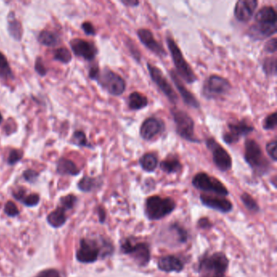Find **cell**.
Wrapping results in <instances>:
<instances>
[{"label": "cell", "mask_w": 277, "mask_h": 277, "mask_svg": "<svg viewBox=\"0 0 277 277\" xmlns=\"http://www.w3.org/2000/svg\"><path fill=\"white\" fill-rule=\"evenodd\" d=\"M114 247L107 240L102 239L101 242L96 240H80V247L76 251V259L83 264H92L98 260L99 256L107 257L113 254Z\"/></svg>", "instance_id": "obj_1"}, {"label": "cell", "mask_w": 277, "mask_h": 277, "mask_svg": "<svg viewBox=\"0 0 277 277\" xmlns=\"http://www.w3.org/2000/svg\"><path fill=\"white\" fill-rule=\"evenodd\" d=\"M228 259L223 253L204 255L199 260V273L201 277H225Z\"/></svg>", "instance_id": "obj_2"}, {"label": "cell", "mask_w": 277, "mask_h": 277, "mask_svg": "<svg viewBox=\"0 0 277 277\" xmlns=\"http://www.w3.org/2000/svg\"><path fill=\"white\" fill-rule=\"evenodd\" d=\"M244 159L251 169L259 176L267 174L270 170V163L264 156L259 143L254 139L246 140Z\"/></svg>", "instance_id": "obj_3"}, {"label": "cell", "mask_w": 277, "mask_h": 277, "mask_svg": "<svg viewBox=\"0 0 277 277\" xmlns=\"http://www.w3.org/2000/svg\"><path fill=\"white\" fill-rule=\"evenodd\" d=\"M166 43L168 45V50L172 56L175 69L177 70L176 73L177 74V76H180L188 84L195 83L197 80V76L190 64L186 61L177 43L170 36H168L166 38Z\"/></svg>", "instance_id": "obj_4"}, {"label": "cell", "mask_w": 277, "mask_h": 277, "mask_svg": "<svg viewBox=\"0 0 277 277\" xmlns=\"http://www.w3.org/2000/svg\"><path fill=\"white\" fill-rule=\"evenodd\" d=\"M176 203L171 198L151 196L145 200V214L150 220H159L175 210Z\"/></svg>", "instance_id": "obj_5"}, {"label": "cell", "mask_w": 277, "mask_h": 277, "mask_svg": "<svg viewBox=\"0 0 277 277\" xmlns=\"http://www.w3.org/2000/svg\"><path fill=\"white\" fill-rule=\"evenodd\" d=\"M172 120L176 126V132L181 138L190 142H200L195 134V121L183 110L173 108L171 110Z\"/></svg>", "instance_id": "obj_6"}, {"label": "cell", "mask_w": 277, "mask_h": 277, "mask_svg": "<svg viewBox=\"0 0 277 277\" xmlns=\"http://www.w3.org/2000/svg\"><path fill=\"white\" fill-rule=\"evenodd\" d=\"M96 81L103 89L112 96H121L126 89L125 79L107 68L100 71Z\"/></svg>", "instance_id": "obj_7"}, {"label": "cell", "mask_w": 277, "mask_h": 277, "mask_svg": "<svg viewBox=\"0 0 277 277\" xmlns=\"http://www.w3.org/2000/svg\"><path fill=\"white\" fill-rule=\"evenodd\" d=\"M232 85L228 79L219 75H211L204 82L203 96L207 99H218L229 93Z\"/></svg>", "instance_id": "obj_8"}, {"label": "cell", "mask_w": 277, "mask_h": 277, "mask_svg": "<svg viewBox=\"0 0 277 277\" xmlns=\"http://www.w3.org/2000/svg\"><path fill=\"white\" fill-rule=\"evenodd\" d=\"M121 252L130 255L138 266L145 267L150 260V247L144 242H134L127 238L121 244Z\"/></svg>", "instance_id": "obj_9"}, {"label": "cell", "mask_w": 277, "mask_h": 277, "mask_svg": "<svg viewBox=\"0 0 277 277\" xmlns=\"http://www.w3.org/2000/svg\"><path fill=\"white\" fill-rule=\"evenodd\" d=\"M192 185L197 190L204 192L213 193L217 196L225 197L228 195V190L221 181L214 177H210L206 172H199L192 180Z\"/></svg>", "instance_id": "obj_10"}, {"label": "cell", "mask_w": 277, "mask_h": 277, "mask_svg": "<svg viewBox=\"0 0 277 277\" xmlns=\"http://www.w3.org/2000/svg\"><path fill=\"white\" fill-rule=\"evenodd\" d=\"M206 145L212 154L214 165L221 172H228L232 168V160L230 154L217 142L214 138H209L206 140Z\"/></svg>", "instance_id": "obj_11"}, {"label": "cell", "mask_w": 277, "mask_h": 277, "mask_svg": "<svg viewBox=\"0 0 277 277\" xmlns=\"http://www.w3.org/2000/svg\"><path fill=\"white\" fill-rule=\"evenodd\" d=\"M146 66H147L148 71H149L152 81L165 95L170 103L172 104H177L178 102V96L176 94L174 89L172 87V85H170V83L168 82L165 76L163 75V71H161L159 68L156 67L155 65H151L150 63H147Z\"/></svg>", "instance_id": "obj_12"}, {"label": "cell", "mask_w": 277, "mask_h": 277, "mask_svg": "<svg viewBox=\"0 0 277 277\" xmlns=\"http://www.w3.org/2000/svg\"><path fill=\"white\" fill-rule=\"evenodd\" d=\"M254 130V126L249 125L246 120L238 121L237 123H229L228 125V131L223 134V141L228 145L236 144L241 138L247 136Z\"/></svg>", "instance_id": "obj_13"}, {"label": "cell", "mask_w": 277, "mask_h": 277, "mask_svg": "<svg viewBox=\"0 0 277 277\" xmlns=\"http://www.w3.org/2000/svg\"><path fill=\"white\" fill-rule=\"evenodd\" d=\"M165 130V124L161 119L149 117L143 121L140 127V136L145 141H150Z\"/></svg>", "instance_id": "obj_14"}, {"label": "cell", "mask_w": 277, "mask_h": 277, "mask_svg": "<svg viewBox=\"0 0 277 277\" xmlns=\"http://www.w3.org/2000/svg\"><path fill=\"white\" fill-rule=\"evenodd\" d=\"M74 55L84 59L86 61H94L98 55V48L93 43L80 38H75L70 42Z\"/></svg>", "instance_id": "obj_15"}, {"label": "cell", "mask_w": 277, "mask_h": 277, "mask_svg": "<svg viewBox=\"0 0 277 277\" xmlns=\"http://www.w3.org/2000/svg\"><path fill=\"white\" fill-rule=\"evenodd\" d=\"M137 35L139 40L145 46L148 50H150L152 53L155 54L159 57L164 58L167 56V53L163 46L155 39L154 35L150 29H139L137 31Z\"/></svg>", "instance_id": "obj_16"}, {"label": "cell", "mask_w": 277, "mask_h": 277, "mask_svg": "<svg viewBox=\"0 0 277 277\" xmlns=\"http://www.w3.org/2000/svg\"><path fill=\"white\" fill-rule=\"evenodd\" d=\"M259 2L256 0H239L236 2L234 16L238 21L248 22L256 11Z\"/></svg>", "instance_id": "obj_17"}, {"label": "cell", "mask_w": 277, "mask_h": 277, "mask_svg": "<svg viewBox=\"0 0 277 277\" xmlns=\"http://www.w3.org/2000/svg\"><path fill=\"white\" fill-rule=\"evenodd\" d=\"M170 77L172 79V81L174 83L175 86L177 88L179 93L181 94V98L183 100L186 105L189 107L199 109L200 108V103L197 99L196 97L191 93V92L184 85L183 83L181 81V79L177 76L176 71L174 70H170Z\"/></svg>", "instance_id": "obj_18"}, {"label": "cell", "mask_w": 277, "mask_h": 277, "mask_svg": "<svg viewBox=\"0 0 277 277\" xmlns=\"http://www.w3.org/2000/svg\"><path fill=\"white\" fill-rule=\"evenodd\" d=\"M202 204L208 208L219 212L228 213L232 210V204L229 200L217 195H200Z\"/></svg>", "instance_id": "obj_19"}, {"label": "cell", "mask_w": 277, "mask_h": 277, "mask_svg": "<svg viewBox=\"0 0 277 277\" xmlns=\"http://www.w3.org/2000/svg\"><path fill=\"white\" fill-rule=\"evenodd\" d=\"M277 31V24L255 23L249 29L248 34L255 40H264L275 35Z\"/></svg>", "instance_id": "obj_20"}, {"label": "cell", "mask_w": 277, "mask_h": 277, "mask_svg": "<svg viewBox=\"0 0 277 277\" xmlns=\"http://www.w3.org/2000/svg\"><path fill=\"white\" fill-rule=\"evenodd\" d=\"M184 268V262L175 255L163 256L158 261V268L164 273H180Z\"/></svg>", "instance_id": "obj_21"}, {"label": "cell", "mask_w": 277, "mask_h": 277, "mask_svg": "<svg viewBox=\"0 0 277 277\" xmlns=\"http://www.w3.org/2000/svg\"><path fill=\"white\" fill-rule=\"evenodd\" d=\"M56 172L62 176H77L80 174V170L77 168L73 161L66 158H61L56 164Z\"/></svg>", "instance_id": "obj_22"}, {"label": "cell", "mask_w": 277, "mask_h": 277, "mask_svg": "<svg viewBox=\"0 0 277 277\" xmlns=\"http://www.w3.org/2000/svg\"><path fill=\"white\" fill-rule=\"evenodd\" d=\"M277 11L273 6H264L255 14V22L263 24H277Z\"/></svg>", "instance_id": "obj_23"}, {"label": "cell", "mask_w": 277, "mask_h": 277, "mask_svg": "<svg viewBox=\"0 0 277 277\" xmlns=\"http://www.w3.org/2000/svg\"><path fill=\"white\" fill-rule=\"evenodd\" d=\"M7 31L9 35L14 40L21 41L23 36V28L21 23L16 18L13 12H10L7 16Z\"/></svg>", "instance_id": "obj_24"}, {"label": "cell", "mask_w": 277, "mask_h": 277, "mask_svg": "<svg viewBox=\"0 0 277 277\" xmlns=\"http://www.w3.org/2000/svg\"><path fill=\"white\" fill-rule=\"evenodd\" d=\"M103 186V180L100 177H90L85 176L78 182L79 190L82 192L89 193L98 190Z\"/></svg>", "instance_id": "obj_25"}, {"label": "cell", "mask_w": 277, "mask_h": 277, "mask_svg": "<svg viewBox=\"0 0 277 277\" xmlns=\"http://www.w3.org/2000/svg\"><path fill=\"white\" fill-rule=\"evenodd\" d=\"M149 104L148 98L141 93L134 91L130 94L128 98V106L132 111H139L147 107Z\"/></svg>", "instance_id": "obj_26"}, {"label": "cell", "mask_w": 277, "mask_h": 277, "mask_svg": "<svg viewBox=\"0 0 277 277\" xmlns=\"http://www.w3.org/2000/svg\"><path fill=\"white\" fill-rule=\"evenodd\" d=\"M67 221L66 210L61 207L50 213L47 216V222L55 228H61Z\"/></svg>", "instance_id": "obj_27"}, {"label": "cell", "mask_w": 277, "mask_h": 277, "mask_svg": "<svg viewBox=\"0 0 277 277\" xmlns=\"http://www.w3.org/2000/svg\"><path fill=\"white\" fill-rule=\"evenodd\" d=\"M139 163L145 172H152L156 169L159 164V159L156 154L149 152L143 154L139 159Z\"/></svg>", "instance_id": "obj_28"}, {"label": "cell", "mask_w": 277, "mask_h": 277, "mask_svg": "<svg viewBox=\"0 0 277 277\" xmlns=\"http://www.w3.org/2000/svg\"><path fill=\"white\" fill-rule=\"evenodd\" d=\"M159 167L163 172H166L168 174L177 173V172H180L182 168L181 162L176 156H168V158L163 159L159 164Z\"/></svg>", "instance_id": "obj_29"}, {"label": "cell", "mask_w": 277, "mask_h": 277, "mask_svg": "<svg viewBox=\"0 0 277 277\" xmlns=\"http://www.w3.org/2000/svg\"><path fill=\"white\" fill-rule=\"evenodd\" d=\"M38 41L46 47H56L61 43V38L58 34L50 30H43L38 36Z\"/></svg>", "instance_id": "obj_30"}, {"label": "cell", "mask_w": 277, "mask_h": 277, "mask_svg": "<svg viewBox=\"0 0 277 277\" xmlns=\"http://www.w3.org/2000/svg\"><path fill=\"white\" fill-rule=\"evenodd\" d=\"M70 142L72 145H76V146H79V147L93 148L91 144L88 141V139L85 133L83 132V131H80V130L74 132L72 136H71Z\"/></svg>", "instance_id": "obj_31"}, {"label": "cell", "mask_w": 277, "mask_h": 277, "mask_svg": "<svg viewBox=\"0 0 277 277\" xmlns=\"http://www.w3.org/2000/svg\"><path fill=\"white\" fill-rule=\"evenodd\" d=\"M14 75L7 58L2 52H0V78L12 79Z\"/></svg>", "instance_id": "obj_32"}, {"label": "cell", "mask_w": 277, "mask_h": 277, "mask_svg": "<svg viewBox=\"0 0 277 277\" xmlns=\"http://www.w3.org/2000/svg\"><path fill=\"white\" fill-rule=\"evenodd\" d=\"M54 60L56 61H60L63 64H69L71 61V54L69 50L65 47H61L56 50L54 53Z\"/></svg>", "instance_id": "obj_33"}, {"label": "cell", "mask_w": 277, "mask_h": 277, "mask_svg": "<svg viewBox=\"0 0 277 277\" xmlns=\"http://www.w3.org/2000/svg\"><path fill=\"white\" fill-rule=\"evenodd\" d=\"M263 70L268 76H275L277 74V59L275 57L266 58L263 62Z\"/></svg>", "instance_id": "obj_34"}, {"label": "cell", "mask_w": 277, "mask_h": 277, "mask_svg": "<svg viewBox=\"0 0 277 277\" xmlns=\"http://www.w3.org/2000/svg\"><path fill=\"white\" fill-rule=\"evenodd\" d=\"M241 201L244 206L252 212H258L259 210V205L252 196H250L247 193H243L241 196Z\"/></svg>", "instance_id": "obj_35"}, {"label": "cell", "mask_w": 277, "mask_h": 277, "mask_svg": "<svg viewBox=\"0 0 277 277\" xmlns=\"http://www.w3.org/2000/svg\"><path fill=\"white\" fill-rule=\"evenodd\" d=\"M77 199L73 195H69L67 196L62 197L61 199V208L65 210H71L76 204Z\"/></svg>", "instance_id": "obj_36"}, {"label": "cell", "mask_w": 277, "mask_h": 277, "mask_svg": "<svg viewBox=\"0 0 277 277\" xmlns=\"http://www.w3.org/2000/svg\"><path fill=\"white\" fill-rule=\"evenodd\" d=\"M24 155V152L19 149H13L9 153L8 158H7V163L9 165H15L19 161L21 160Z\"/></svg>", "instance_id": "obj_37"}, {"label": "cell", "mask_w": 277, "mask_h": 277, "mask_svg": "<svg viewBox=\"0 0 277 277\" xmlns=\"http://www.w3.org/2000/svg\"><path fill=\"white\" fill-rule=\"evenodd\" d=\"M277 125V113L273 112L272 114L267 116L263 124V128L265 130H275Z\"/></svg>", "instance_id": "obj_38"}, {"label": "cell", "mask_w": 277, "mask_h": 277, "mask_svg": "<svg viewBox=\"0 0 277 277\" xmlns=\"http://www.w3.org/2000/svg\"><path fill=\"white\" fill-rule=\"evenodd\" d=\"M40 201V197L38 194H31V195H27L25 197V199H23L21 203L26 207L31 208V207H35L38 205Z\"/></svg>", "instance_id": "obj_39"}, {"label": "cell", "mask_w": 277, "mask_h": 277, "mask_svg": "<svg viewBox=\"0 0 277 277\" xmlns=\"http://www.w3.org/2000/svg\"><path fill=\"white\" fill-rule=\"evenodd\" d=\"M5 214L10 217H16L20 214L18 208L13 202L8 201L4 206Z\"/></svg>", "instance_id": "obj_40"}, {"label": "cell", "mask_w": 277, "mask_h": 277, "mask_svg": "<svg viewBox=\"0 0 277 277\" xmlns=\"http://www.w3.org/2000/svg\"><path fill=\"white\" fill-rule=\"evenodd\" d=\"M277 140H273L269 141L266 145L267 153L274 162H277Z\"/></svg>", "instance_id": "obj_41"}, {"label": "cell", "mask_w": 277, "mask_h": 277, "mask_svg": "<svg viewBox=\"0 0 277 277\" xmlns=\"http://www.w3.org/2000/svg\"><path fill=\"white\" fill-rule=\"evenodd\" d=\"M39 177V173L34 169H26L23 172V177L29 183H34Z\"/></svg>", "instance_id": "obj_42"}, {"label": "cell", "mask_w": 277, "mask_h": 277, "mask_svg": "<svg viewBox=\"0 0 277 277\" xmlns=\"http://www.w3.org/2000/svg\"><path fill=\"white\" fill-rule=\"evenodd\" d=\"M34 69L37 71V73L40 75L41 76H45L47 75V68L45 66L42 57H38L36 60L35 64H34Z\"/></svg>", "instance_id": "obj_43"}, {"label": "cell", "mask_w": 277, "mask_h": 277, "mask_svg": "<svg viewBox=\"0 0 277 277\" xmlns=\"http://www.w3.org/2000/svg\"><path fill=\"white\" fill-rule=\"evenodd\" d=\"M277 38H273L268 41V43L265 44L264 47V51L267 53L274 54L277 52Z\"/></svg>", "instance_id": "obj_44"}, {"label": "cell", "mask_w": 277, "mask_h": 277, "mask_svg": "<svg viewBox=\"0 0 277 277\" xmlns=\"http://www.w3.org/2000/svg\"><path fill=\"white\" fill-rule=\"evenodd\" d=\"M35 277H61V274L56 269H47L38 273Z\"/></svg>", "instance_id": "obj_45"}, {"label": "cell", "mask_w": 277, "mask_h": 277, "mask_svg": "<svg viewBox=\"0 0 277 277\" xmlns=\"http://www.w3.org/2000/svg\"><path fill=\"white\" fill-rule=\"evenodd\" d=\"M81 29L86 35L94 36L96 34L94 25H92L91 23L89 22V21H85V22L82 23Z\"/></svg>", "instance_id": "obj_46"}, {"label": "cell", "mask_w": 277, "mask_h": 277, "mask_svg": "<svg viewBox=\"0 0 277 277\" xmlns=\"http://www.w3.org/2000/svg\"><path fill=\"white\" fill-rule=\"evenodd\" d=\"M100 74V69H99V67L98 65H94V66H92L90 69H89V77L93 80H97L98 78V76Z\"/></svg>", "instance_id": "obj_47"}, {"label": "cell", "mask_w": 277, "mask_h": 277, "mask_svg": "<svg viewBox=\"0 0 277 277\" xmlns=\"http://www.w3.org/2000/svg\"><path fill=\"white\" fill-rule=\"evenodd\" d=\"M25 192H26V191H25L24 188H20L19 190L14 191V192L12 193V195H13L14 198H15L16 200L21 202L23 199H25V197L26 196V195H25Z\"/></svg>", "instance_id": "obj_48"}, {"label": "cell", "mask_w": 277, "mask_h": 277, "mask_svg": "<svg viewBox=\"0 0 277 277\" xmlns=\"http://www.w3.org/2000/svg\"><path fill=\"white\" fill-rule=\"evenodd\" d=\"M121 2L125 5V7H135L140 4L138 0H121Z\"/></svg>", "instance_id": "obj_49"}, {"label": "cell", "mask_w": 277, "mask_h": 277, "mask_svg": "<svg viewBox=\"0 0 277 277\" xmlns=\"http://www.w3.org/2000/svg\"><path fill=\"white\" fill-rule=\"evenodd\" d=\"M199 225L200 228H207L210 227V226H211V223L209 222V220H208V219H207V218H203V219L199 220Z\"/></svg>", "instance_id": "obj_50"}, {"label": "cell", "mask_w": 277, "mask_h": 277, "mask_svg": "<svg viewBox=\"0 0 277 277\" xmlns=\"http://www.w3.org/2000/svg\"><path fill=\"white\" fill-rule=\"evenodd\" d=\"M98 218H99V221H100V223H104V221H105V219H106V212H105V210H104V209H103V208H101V207H99V208H98Z\"/></svg>", "instance_id": "obj_51"}, {"label": "cell", "mask_w": 277, "mask_h": 277, "mask_svg": "<svg viewBox=\"0 0 277 277\" xmlns=\"http://www.w3.org/2000/svg\"><path fill=\"white\" fill-rule=\"evenodd\" d=\"M2 114L0 113V124L2 123Z\"/></svg>", "instance_id": "obj_52"}]
</instances>
